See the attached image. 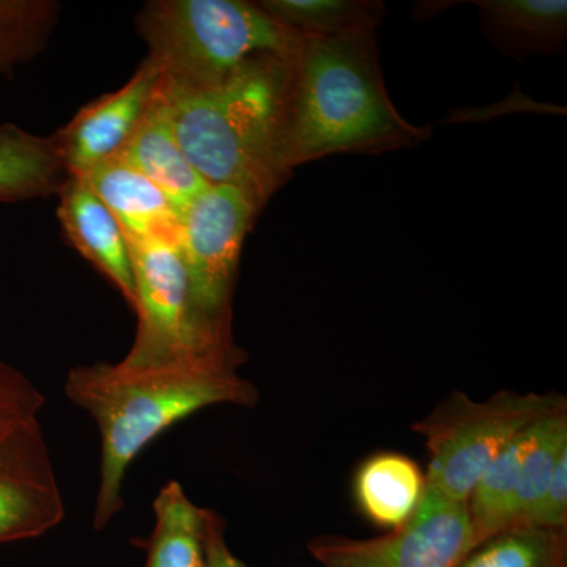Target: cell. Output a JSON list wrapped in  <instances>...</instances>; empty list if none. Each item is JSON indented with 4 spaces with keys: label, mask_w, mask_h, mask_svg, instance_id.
<instances>
[{
    "label": "cell",
    "mask_w": 567,
    "mask_h": 567,
    "mask_svg": "<svg viewBox=\"0 0 567 567\" xmlns=\"http://www.w3.org/2000/svg\"><path fill=\"white\" fill-rule=\"evenodd\" d=\"M54 0H0V78L41 54L58 25Z\"/></svg>",
    "instance_id": "obj_19"
},
{
    "label": "cell",
    "mask_w": 567,
    "mask_h": 567,
    "mask_svg": "<svg viewBox=\"0 0 567 567\" xmlns=\"http://www.w3.org/2000/svg\"><path fill=\"white\" fill-rule=\"evenodd\" d=\"M205 554H207V567H249L240 558L235 557L224 539L221 518L208 509L207 524H205Z\"/></svg>",
    "instance_id": "obj_23"
},
{
    "label": "cell",
    "mask_w": 567,
    "mask_h": 567,
    "mask_svg": "<svg viewBox=\"0 0 567 567\" xmlns=\"http://www.w3.org/2000/svg\"><path fill=\"white\" fill-rule=\"evenodd\" d=\"M492 47L511 59L558 55L567 39L566 0H475Z\"/></svg>",
    "instance_id": "obj_14"
},
{
    "label": "cell",
    "mask_w": 567,
    "mask_h": 567,
    "mask_svg": "<svg viewBox=\"0 0 567 567\" xmlns=\"http://www.w3.org/2000/svg\"><path fill=\"white\" fill-rule=\"evenodd\" d=\"M117 158L155 183L178 213L208 186L186 159L178 144L162 82L151 107Z\"/></svg>",
    "instance_id": "obj_12"
},
{
    "label": "cell",
    "mask_w": 567,
    "mask_h": 567,
    "mask_svg": "<svg viewBox=\"0 0 567 567\" xmlns=\"http://www.w3.org/2000/svg\"><path fill=\"white\" fill-rule=\"evenodd\" d=\"M259 6L290 31L317 39L375 32L386 17L379 0H262Z\"/></svg>",
    "instance_id": "obj_18"
},
{
    "label": "cell",
    "mask_w": 567,
    "mask_h": 567,
    "mask_svg": "<svg viewBox=\"0 0 567 567\" xmlns=\"http://www.w3.org/2000/svg\"><path fill=\"white\" fill-rule=\"evenodd\" d=\"M58 196L66 240L134 308L132 251L121 224L84 178L69 175Z\"/></svg>",
    "instance_id": "obj_11"
},
{
    "label": "cell",
    "mask_w": 567,
    "mask_h": 567,
    "mask_svg": "<svg viewBox=\"0 0 567 567\" xmlns=\"http://www.w3.org/2000/svg\"><path fill=\"white\" fill-rule=\"evenodd\" d=\"M153 527L145 567H207V509L194 505L177 481H169L153 499Z\"/></svg>",
    "instance_id": "obj_17"
},
{
    "label": "cell",
    "mask_w": 567,
    "mask_h": 567,
    "mask_svg": "<svg viewBox=\"0 0 567 567\" xmlns=\"http://www.w3.org/2000/svg\"><path fill=\"white\" fill-rule=\"evenodd\" d=\"M147 59L164 81L215 84L249 59L297 54L300 35L246 0H152L136 17Z\"/></svg>",
    "instance_id": "obj_4"
},
{
    "label": "cell",
    "mask_w": 567,
    "mask_h": 567,
    "mask_svg": "<svg viewBox=\"0 0 567 567\" xmlns=\"http://www.w3.org/2000/svg\"><path fill=\"white\" fill-rule=\"evenodd\" d=\"M429 126L405 121L388 95L375 32L341 39L300 35L293 59V96L287 166L336 155L415 147Z\"/></svg>",
    "instance_id": "obj_3"
},
{
    "label": "cell",
    "mask_w": 567,
    "mask_h": 567,
    "mask_svg": "<svg viewBox=\"0 0 567 567\" xmlns=\"http://www.w3.org/2000/svg\"><path fill=\"white\" fill-rule=\"evenodd\" d=\"M54 136H40L13 123L0 125V203L44 199L66 181Z\"/></svg>",
    "instance_id": "obj_15"
},
{
    "label": "cell",
    "mask_w": 567,
    "mask_h": 567,
    "mask_svg": "<svg viewBox=\"0 0 567 567\" xmlns=\"http://www.w3.org/2000/svg\"><path fill=\"white\" fill-rule=\"evenodd\" d=\"M65 503L40 420L0 429V544L58 527Z\"/></svg>",
    "instance_id": "obj_9"
},
{
    "label": "cell",
    "mask_w": 567,
    "mask_h": 567,
    "mask_svg": "<svg viewBox=\"0 0 567 567\" xmlns=\"http://www.w3.org/2000/svg\"><path fill=\"white\" fill-rule=\"evenodd\" d=\"M567 524V450L559 456L546 491L522 528L561 532Z\"/></svg>",
    "instance_id": "obj_22"
},
{
    "label": "cell",
    "mask_w": 567,
    "mask_h": 567,
    "mask_svg": "<svg viewBox=\"0 0 567 567\" xmlns=\"http://www.w3.org/2000/svg\"><path fill=\"white\" fill-rule=\"evenodd\" d=\"M293 58L249 59L215 84L182 87L162 76L175 136L208 185L244 189L265 207L286 185Z\"/></svg>",
    "instance_id": "obj_2"
},
{
    "label": "cell",
    "mask_w": 567,
    "mask_h": 567,
    "mask_svg": "<svg viewBox=\"0 0 567 567\" xmlns=\"http://www.w3.org/2000/svg\"><path fill=\"white\" fill-rule=\"evenodd\" d=\"M44 395L20 369L0 360V429L40 420Z\"/></svg>",
    "instance_id": "obj_21"
},
{
    "label": "cell",
    "mask_w": 567,
    "mask_h": 567,
    "mask_svg": "<svg viewBox=\"0 0 567 567\" xmlns=\"http://www.w3.org/2000/svg\"><path fill=\"white\" fill-rule=\"evenodd\" d=\"M566 409L551 394L503 391L484 402L456 393L413 425L431 454L425 487L457 503L468 502L473 487L499 453L540 417Z\"/></svg>",
    "instance_id": "obj_5"
},
{
    "label": "cell",
    "mask_w": 567,
    "mask_h": 567,
    "mask_svg": "<svg viewBox=\"0 0 567 567\" xmlns=\"http://www.w3.org/2000/svg\"><path fill=\"white\" fill-rule=\"evenodd\" d=\"M262 207L230 185H208L181 212L177 246L194 312L205 328L233 338V292L245 238Z\"/></svg>",
    "instance_id": "obj_6"
},
{
    "label": "cell",
    "mask_w": 567,
    "mask_h": 567,
    "mask_svg": "<svg viewBox=\"0 0 567 567\" xmlns=\"http://www.w3.org/2000/svg\"><path fill=\"white\" fill-rule=\"evenodd\" d=\"M162 82V71L148 59L118 91L85 104L52 134L66 175L84 177L93 167L117 158L148 111Z\"/></svg>",
    "instance_id": "obj_10"
},
{
    "label": "cell",
    "mask_w": 567,
    "mask_h": 567,
    "mask_svg": "<svg viewBox=\"0 0 567 567\" xmlns=\"http://www.w3.org/2000/svg\"><path fill=\"white\" fill-rule=\"evenodd\" d=\"M241 360L235 347L148 368L102 361L71 369L63 390L95 421L102 442L93 527L121 513L130 466L167 429L207 406L256 404V388L237 372Z\"/></svg>",
    "instance_id": "obj_1"
},
{
    "label": "cell",
    "mask_w": 567,
    "mask_h": 567,
    "mask_svg": "<svg viewBox=\"0 0 567 567\" xmlns=\"http://www.w3.org/2000/svg\"><path fill=\"white\" fill-rule=\"evenodd\" d=\"M457 567H565V536L543 528H511L473 548Z\"/></svg>",
    "instance_id": "obj_20"
},
{
    "label": "cell",
    "mask_w": 567,
    "mask_h": 567,
    "mask_svg": "<svg viewBox=\"0 0 567 567\" xmlns=\"http://www.w3.org/2000/svg\"><path fill=\"white\" fill-rule=\"evenodd\" d=\"M424 491V473L404 454H375L363 462L354 476V498L361 513L388 529L402 527L412 518Z\"/></svg>",
    "instance_id": "obj_16"
},
{
    "label": "cell",
    "mask_w": 567,
    "mask_h": 567,
    "mask_svg": "<svg viewBox=\"0 0 567 567\" xmlns=\"http://www.w3.org/2000/svg\"><path fill=\"white\" fill-rule=\"evenodd\" d=\"M85 182L121 224L128 241L148 238L177 240L181 213L140 171L121 158L93 167Z\"/></svg>",
    "instance_id": "obj_13"
},
{
    "label": "cell",
    "mask_w": 567,
    "mask_h": 567,
    "mask_svg": "<svg viewBox=\"0 0 567 567\" xmlns=\"http://www.w3.org/2000/svg\"><path fill=\"white\" fill-rule=\"evenodd\" d=\"M472 548L466 503L427 487L412 518L386 535L323 536L309 543L312 557L323 567H457Z\"/></svg>",
    "instance_id": "obj_8"
},
{
    "label": "cell",
    "mask_w": 567,
    "mask_h": 567,
    "mask_svg": "<svg viewBox=\"0 0 567 567\" xmlns=\"http://www.w3.org/2000/svg\"><path fill=\"white\" fill-rule=\"evenodd\" d=\"M128 244L137 333L122 364L148 368L235 349L233 338L213 333L197 319L177 240L148 238Z\"/></svg>",
    "instance_id": "obj_7"
}]
</instances>
